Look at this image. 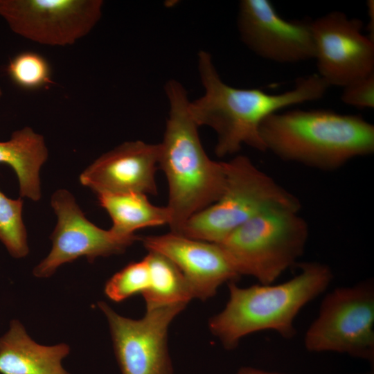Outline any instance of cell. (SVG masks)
<instances>
[{
  "label": "cell",
  "mask_w": 374,
  "mask_h": 374,
  "mask_svg": "<svg viewBox=\"0 0 374 374\" xmlns=\"http://www.w3.org/2000/svg\"><path fill=\"white\" fill-rule=\"evenodd\" d=\"M23 205L21 197L11 199L0 190V242L15 258H24L29 252Z\"/></svg>",
  "instance_id": "obj_19"
},
{
  "label": "cell",
  "mask_w": 374,
  "mask_h": 374,
  "mask_svg": "<svg viewBox=\"0 0 374 374\" xmlns=\"http://www.w3.org/2000/svg\"><path fill=\"white\" fill-rule=\"evenodd\" d=\"M236 374H286L278 372L265 371L251 366H243L240 368Z\"/></svg>",
  "instance_id": "obj_24"
},
{
  "label": "cell",
  "mask_w": 374,
  "mask_h": 374,
  "mask_svg": "<svg viewBox=\"0 0 374 374\" xmlns=\"http://www.w3.org/2000/svg\"><path fill=\"white\" fill-rule=\"evenodd\" d=\"M2 94H3V91H2V89L1 88V87H0V98L1 97Z\"/></svg>",
  "instance_id": "obj_25"
},
{
  "label": "cell",
  "mask_w": 374,
  "mask_h": 374,
  "mask_svg": "<svg viewBox=\"0 0 374 374\" xmlns=\"http://www.w3.org/2000/svg\"><path fill=\"white\" fill-rule=\"evenodd\" d=\"M260 135L265 150L280 159L326 170L374 151L373 125L329 110L274 113L261 123Z\"/></svg>",
  "instance_id": "obj_3"
},
{
  "label": "cell",
  "mask_w": 374,
  "mask_h": 374,
  "mask_svg": "<svg viewBox=\"0 0 374 374\" xmlns=\"http://www.w3.org/2000/svg\"><path fill=\"white\" fill-rule=\"evenodd\" d=\"M224 190L211 205L190 217L179 233L220 243L251 218L273 210L299 211L300 202L247 157L224 162Z\"/></svg>",
  "instance_id": "obj_5"
},
{
  "label": "cell",
  "mask_w": 374,
  "mask_h": 374,
  "mask_svg": "<svg viewBox=\"0 0 374 374\" xmlns=\"http://www.w3.org/2000/svg\"><path fill=\"white\" fill-rule=\"evenodd\" d=\"M98 305L109 323L122 374H173L167 346L168 330L186 305L147 310L145 316L137 320L118 314L104 301Z\"/></svg>",
  "instance_id": "obj_9"
},
{
  "label": "cell",
  "mask_w": 374,
  "mask_h": 374,
  "mask_svg": "<svg viewBox=\"0 0 374 374\" xmlns=\"http://www.w3.org/2000/svg\"><path fill=\"white\" fill-rule=\"evenodd\" d=\"M11 80L26 89H37L51 82V68L47 60L33 51L15 55L7 68Z\"/></svg>",
  "instance_id": "obj_20"
},
{
  "label": "cell",
  "mask_w": 374,
  "mask_h": 374,
  "mask_svg": "<svg viewBox=\"0 0 374 374\" xmlns=\"http://www.w3.org/2000/svg\"><path fill=\"white\" fill-rule=\"evenodd\" d=\"M150 283L142 294L146 310L178 304L187 305L194 299L186 279L178 267L164 256L148 251Z\"/></svg>",
  "instance_id": "obj_18"
},
{
  "label": "cell",
  "mask_w": 374,
  "mask_h": 374,
  "mask_svg": "<svg viewBox=\"0 0 374 374\" xmlns=\"http://www.w3.org/2000/svg\"><path fill=\"white\" fill-rule=\"evenodd\" d=\"M69 352L66 344L44 346L36 343L22 323L13 319L8 331L0 337V373L70 374L62 364Z\"/></svg>",
  "instance_id": "obj_15"
},
{
  "label": "cell",
  "mask_w": 374,
  "mask_h": 374,
  "mask_svg": "<svg viewBox=\"0 0 374 374\" xmlns=\"http://www.w3.org/2000/svg\"><path fill=\"white\" fill-rule=\"evenodd\" d=\"M238 26L242 42L259 56L279 63L314 57L311 21L282 18L268 0H242Z\"/></svg>",
  "instance_id": "obj_12"
},
{
  "label": "cell",
  "mask_w": 374,
  "mask_h": 374,
  "mask_svg": "<svg viewBox=\"0 0 374 374\" xmlns=\"http://www.w3.org/2000/svg\"><path fill=\"white\" fill-rule=\"evenodd\" d=\"M198 68L205 93L190 102L189 110L198 126L207 125L216 132L219 157L235 153L242 144L266 151L260 135L262 121L283 108L321 98L329 87L318 75H312L299 79L292 89L278 94L235 88L221 80L206 51L198 54Z\"/></svg>",
  "instance_id": "obj_1"
},
{
  "label": "cell",
  "mask_w": 374,
  "mask_h": 374,
  "mask_svg": "<svg viewBox=\"0 0 374 374\" xmlns=\"http://www.w3.org/2000/svg\"><path fill=\"white\" fill-rule=\"evenodd\" d=\"M148 251L160 253L181 271L194 298L213 297L224 283L240 276L228 256L217 243L190 238L170 232L141 238Z\"/></svg>",
  "instance_id": "obj_13"
},
{
  "label": "cell",
  "mask_w": 374,
  "mask_h": 374,
  "mask_svg": "<svg viewBox=\"0 0 374 374\" xmlns=\"http://www.w3.org/2000/svg\"><path fill=\"white\" fill-rule=\"evenodd\" d=\"M159 144L126 141L104 153L80 175V183L96 193L156 195Z\"/></svg>",
  "instance_id": "obj_14"
},
{
  "label": "cell",
  "mask_w": 374,
  "mask_h": 374,
  "mask_svg": "<svg viewBox=\"0 0 374 374\" xmlns=\"http://www.w3.org/2000/svg\"><path fill=\"white\" fill-rule=\"evenodd\" d=\"M300 265L297 275L278 284L240 287L235 281L229 283V301L209 321L211 332L226 349H234L245 336L264 330L274 331L285 339L295 336L296 316L327 290L333 277L325 264Z\"/></svg>",
  "instance_id": "obj_4"
},
{
  "label": "cell",
  "mask_w": 374,
  "mask_h": 374,
  "mask_svg": "<svg viewBox=\"0 0 374 374\" xmlns=\"http://www.w3.org/2000/svg\"><path fill=\"white\" fill-rule=\"evenodd\" d=\"M51 205L57 224L50 237L51 251L33 269L37 278L50 277L60 266L80 257L92 262L98 257L122 253L137 239L119 237L110 229H103L91 222L66 189L53 193Z\"/></svg>",
  "instance_id": "obj_10"
},
{
  "label": "cell",
  "mask_w": 374,
  "mask_h": 374,
  "mask_svg": "<svg viewBox=\"0 0 374 374\" xmlns=\"http://www.w3.org/2000/svg\"><path fill=\"white\" fill-rule=\"evenodd\" d=\"M150 271L146 258L131 262L113 275L106 283L105 293L113 301L121 302L148 289Z\"/></svg>",
  "instance_id": "obj_21"
},
{
  "label": "cell",
  "mask_w": 374,
  "mask_h": 374,
  "mask_svg": "<svg viewBox=\"0 0 374 374\" xmlns=\"http://www.w3.org/2000/svg\"><path fill=\"white\" fill-rule=\"evenodd\" d=\"M48 157L44 136L28 126L14 131L9 140L0 141V163L9 165L15 171L21 198L40 199L39 171Z\"/></svg>",
  "instance_id": "obj_16"
},
{
  "label": "cell",
  "mask_w": 374,
  "mask_h": 374,
  "mask_svg": "<svg viewBox=\"0 0 374 374\" xmlns=\"http://www.w3.org/2000/svg\"><path fill=\"white\" fill-rule=\"evenodd\" d=\"M369 21L368 25V37L374 41V3L373 0L367 1Z\"/></svg>",
  "instance_id": "obj_23"
},
{
  "label": "cell",
  "mask_w": 374,
  "mask_h": 374,
  "mask_svg": "<svg viewBox=\"0 0 374 374\" xmlns=\"http://www.w3.org/2000/svg\"><path fill=\"white\" fill-rule=\"evenodd\" d=\"M170 111L159 163L168 185L170 231L179 233L188 220L217 200L225 185L224 162L211 159L202 145L187 92L177 80L166 85Z\"/></svg>",
  "instance_id": "obj_2"
},
{
  "label": "cell",
  "mask_w": 374,
  "mask_h": 374,
  "mask_svg": "<svg viewBox=\"0 0 374 374\" xmlns=\"http://www.w3.org/2000/svg\"><path fill=\"white\" fill-rule=\"evenodd\" d=\"M299 211L262 213L217 244L240 276H252L260 284L274 283L304 252L308 226Z\"/></svg>",
  "instance_id": "obj_6"
},
{
  "label": "cell",
  "mask_w": 374,
  "mask_h": 374,
  "mask_svg": "<svg viewBox=\"0 0 374 374\" xmlns=\"http://www.w3.org/2000/svg\"><path fill=\"white\" fill-rule=\"evenodd\" d=\"M99 204L110 216V230L121 238H135L140 229L169 224L170 212L167 206L152 204L142 193L98 194Z\"/></svg>",
  "instance_id": "obj_17"
},
{
  "label": "cell",
  "mask_w": 374,
  "mask_h": 374,
  "mask_svg": "<svg viewBox=\"0 0 374 374\" xmlns=\"http://www.w3.org/2000/svg\"><path fill=\"white\" fill-rule=\"evenodd\" d=\"M304 346L311 353H339L373 363V282L328 292L305 334Z\"/></svg>",
  "instance_id": "obj_7"
},
{
  "label": "cell",
  "mask_w": 374,
  "mask_h": 374,
  "mask_svg": "<svg viewBox=\"0 0 374 374\" xmlns=\"http://www.w3.org/2000/svg\"><path fill=\"white\" fill-rule=\"evenodd\" d=\"M360 19L335 11L311 21L319 76L328 86L345 87L374 73V41Z\"/></svg>",
  "instance_id": "obj_11"
},
{
  "label": "cell",
  "mask_w": 374,
  "mask_h": 374,
  "mask_svg": "<svg viewBox=\"0 0 374 374\" xmlns=\"http://www.w3.org/2000/svg\"><path fill=\"white\" fill-rule=\"evenodd\" d=\"M102 0H0V17L33 42L66 46L87 36L102 15Z\"/></svg>",
  "instance_id": "obj_8"
},
{
  "label": "cell",
  "mask_w": 374,
  "mask_h": 374,
  "mask_svg": "<svg viewBox=\"0 0 374 374\" xmlns=\"http://www.w3.org/2000/svg\"><path fill=\"white\" fill-rule=\"evenodd\" d=\"M342 101L358 108L374 107V73L357 79L343 87Z\"/></svg>",
  "instance_id": "obj_22"
}]
</instances>
